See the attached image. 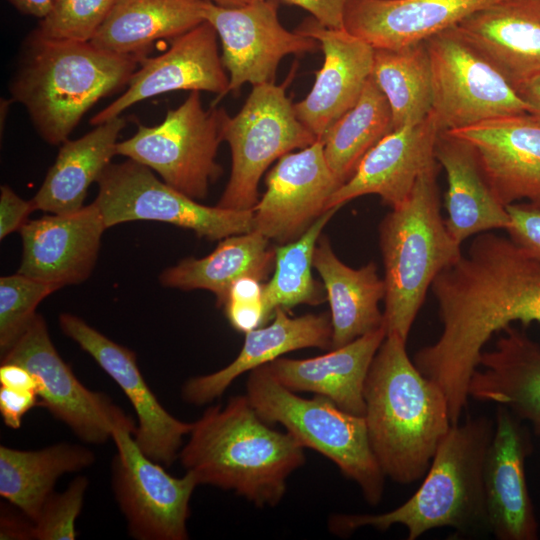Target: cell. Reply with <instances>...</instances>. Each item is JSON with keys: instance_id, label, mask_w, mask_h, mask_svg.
I'll use <instances>...</instances> for the list:
<instances>
[{"instance_id": "6da1fadb", "label": "cell", "mask_w": 540, "mask_h": 540, "mask_svg": "<svg viewBox=\"0 0 540 540\" xmlns=\"http://www.w3.org/2000/svg\"><path fill=\"white\" fill-rule=\"evenodd\" d=\"M431 290L442 331L433 344L416 352L413 362L441 388L456 424L492 335L514 322L540 323V258L509 236L480 233L465 254L436 276Z\"/></svg>"}, {"instance_id": "7a4b0ae2", "label": "cell", "mask_w": 540, "mask_h": 540, "mask_svg": "<svg viewBox=\"0 0 540 540\" xmlns=\"http://www.w3.org/2000/svg\"><path fill=\"white\" fill-rule=\"evenodd\" d=\"M407 341L387 334L364 384V419L371 449L385 476L420 480L452 426L441 388L409 358Z\"/></svg>"}, {"instance_id": "3957f363", "label": "cell", "mask_w": 540, "mask_h": 540, "mask_svg": "<svg viewBox=\"0 0 540 540\" xmlns=\"http://www.w3.org/2000/svg\"><path fill=\"white\" fill-rule=\"evenodd\" d=\"M304 446L289 432L272 429L247 396L214 405L192 423L179 458L199 485H212L258 507L276 506L287 479L305 462Z\"/></svg>"}, {"instance_id": "277c9868", "label": "cell", "mask_w": 540, "mask_h": 540, "mask_svg": "<svg viewBox=\"0 0 540 540\" xmlns=\"http://www.w3.org/2000/svg\"><path fill=\"white\" fill-rule=\"evenodd\" d=\"M142 59L33 31L10 83L11 100L25 107L44 141L62 144L96 102L128 85Z\"/></svg>"}, {"instance_id": "5b68a950", "label": "cell", "mask_w": 540, "mask_h": 540, "mask_svg": "<svg viewBox=\"0 0 540 540\" xmlns=\"http://www.w3.org/2000/svg\"><path fill=\"white\" fill-rule=\"evenodd\" d=\"M487 416L452 424L440 442L418 490L399 507L381 514H337L331 530L349 535L370 526L385 531L395 524L416 540L429 530L450 527L463 535L488 531L484 464L494 432Z\"/></svg>"}, {"instance_id": "8992f818", "label": "cell", "mask_w": 540, "mask_h": 540, "mask_svg": "<svg viewBox=\"0 0 540 540\" xmlns=\"http://www.w3.org/2000/svg\"><path fill=\"white\" fill-rule=\"evenodd\" d=\"M437 174L436 163L379 225L386 286L384 325L387 334L406 341L434 279L462 255L461 244L441 215Z\"/></svg>"}, {"instance_id": "52a82bcc", "label": "cell", "mask_w": 540, "mask_h": 540, "mask_svg": "<svg viewBox=\"0 0 540 540\" xmlns=\"http://www.w3.org/2000/svg\"><path fill=\"white\" fill-rule=\"evenodd\" d=\"M246 391L263 421L283 425L304 447L334 462L360 487L370 505L379 504L386 476L371 449L363 416L350 414L321 395L298 396L280 384L266 365L250 371Z\"/></svg>"}, {"instance_id": "ba28073f", "label": "cell", "mask_w": 540, "mask_h": 540, "mask_svg": "<svg viewBox=\"0 0 540 540\" xmlns=\"http://www.w3.org/2000/svg\"><path fill=\"white\" fill-rule=\"evenodd\" d=\"M228 117L224 108L205 110L200 91H191L160 124L138 123L132 137L118 142L117 155L145 165L169 186L202 200L223 173L216 156Z\"/></svg>"}, {"instance_id": "9c48e42d", "label": "cell", "mask_w": 540, "mask_h": 540, "mask_svg": "<svg viewBox=\"0 0 540 540\" xmlns=\"http://www.w3.org/2000/svg\"><path fill=\"white\" fill-rule=\"evenodd\" d=\"M285 87V83L253 86L241 110L227 118L223 135L231 150L232 168L218 207L254 208L259 181L271 163L318 139L298 119Z\"/></svg>"}, {"instance_id": "30bf717a", "label": "cell", "mask_w": 540, "mask_h": 540, "mask_svg": "<svg viewBox=\"0 0 540 540\" xmlns=\"http://www.w3.org/2000/svg\"><path fill=\"white\" fill-rule=\"evenodd\" d=\"M97 183L94 202L107 228L126 222L156 221L191 230L198 238L212 241L254 229L252 209L232 210L200 204L131 159L111 163Z\"/></svg>"}, {"instance_id": "8fae6325", "label": "cell", "mask_w": 540, "mask_h": 540, "mask_svg": "<svg viewBox=\"0 0 540 540\" xmlns=\"http://www.w3.org/2000/svg\"><path fill=\"white\" fill-rule=\"evenodd\" d=\"M432 71V110L440 132L528 114L507 79L455 27L425 41Z\"/></svg>"}, {"instance_id": "7c38bea8", "label": "cell", "mask_w": 540, "mask_h": 540, "mask_svg": "<svg viewBox=\"0 0 540 540\" xmlns=\"http://www.w3.org/2000/svg\"><path fill=\"white\" fill-rule=\"evenodd\" d=\"M136 429L118 427L112 440V487L129 535L137 540H186L189 503L199 485L193 473L173 477L137 445Z\"/></svg>"}, {"instance_id": "4fadbf2b", "label": "cell", "mask_w": 540, "mask_h": 540, "mask_svg": "<svg viewBox=\"0 0 540 540\" xmlns=\"http://www.w3.org/2000/svg\"><path fill=\"white\" fill-rule=\"evenodd\" d=\"M36 378L41 406L82 441L102 444L118 427L136 429L132 418L102 392L86 388L53 345L45 319L36 314L24 333L1 355Z\"/></svg>"}, {"instance_id": "5bb4252c", "label": "cell", "mask_w": 540, "mask_h": 540, "mask_svg": "<svg viewBox=\"0 0 540 540\" xmlns=\"http://www.w3.org/2000/svg\"><path fill=\"white\" fill-rule=\"evenodd\" d=\"M277 8L274 0H252L238 7L206 1L204 19L221 40L229 92L238 91L245 83H274L283 57L321 48L316 39L285 29Z\"/></svg>"}, {"instance_id": "9a60e30c", "label": "cell", "mask_w": 540, "mask_h": 540, "mask_svg": "<svg viewBox=\"0 0 540 540\" xmlns=\"http://www.w3.org/2000/svg\"><path fill=\"white\" fill-rule=\"evenodd\" d=\"M59 327L95 360L128 398L138 420L134 439L141 451L153 461L169 467L179 456L192 423L175 418L160 404L146 383L132 350L112 341L71 313L60 314Z\"/></svg>"}, {"instance_id": "2e32d148", "label": "cell", "mask_w": 540, "mask_h": 540, "mask_svg": "<svg viewBox=\"0 0 540 540\" xmlns=\"http://www.w3.org/2000/svg\"><path fill=\"white\" fill-rule=\"evenodd\" d=\"M265 184V193L252 208L253 230L279 244L299 238L327 211L330 196L341 186L327 164L320 139L280 157Z\"/></svg>"}, {"instance_id": "e0dca14e", "label": "cell", "mask_w": 540, "mask_h": 540, "mask_svg": "<svg viewBox=\"0 0 540 540\" xmlns=\"http://www.w3.org/2000/svg\"><path fill=\"white\" fill-rule=\"evenodd\" d=\"M217 36L205 20L173 38L163 54L143 58L125 92L95 114L90 123L99 125L138 102L172 91H207L218 98L229 93V76L219 54Z\"/></svg>"}, {"instance_id": "ac0fdd59", "label": "cell", "mask_w": 540, "mask_h": 540, "mask_svg": "<svg viewBox=\"0 0 540 540\" xmlns=\"http://www.w3.org/2000/svg\"><path fill=\"white\" fill-rule=\"evenodd\" d=\"M494 432L484 464L488 531L498 540H537L539 525L525 477L532 451L524 422L497 405Z\"/></svg>"}, {"instance_id": "d6986e66", "label": "cell", "mask_w": 540, "mask_h": 540, "mask_svg": "<svg viewBox=\"0 0 540 540\" xmlns=\"http://www.w3.org/2000/svg\"><path fill=\"white\" fill-rule=\"evenodd\" d=\"M108 229L95 202L67 214L28 220L19 233L22 257L18 273L57 285H77L89 278Z\"/></svg>"}, {"instance_id": "ffe728a7", "label": "cell", "mask_w": 540, "mask_h": 540, "mask_svg": "<svg viewBox=\"0 0 540 540\" xmlns=\"http://www.w3.org/2000/svg\"><path fill=\"white\" fill-rule=\"evenodd\" d=\"M448 132L473 147L486 181L504 207L526 199L540 209V123L525 114Z\"/></svg>"}, {"instance_id": "44dd1931", "label": "cell", "mask_w": 540, "mask_h": 540, "mask_svg": "<svg viewBox=\"0 0 540 540\" xmlns=\"http://www.w3.org/2000/svg\"><path fill=\"white\" fill-rule=\"evenodd\" d=\"M295 31L316 39L324 54L311 91L294 104L298 119L321 139L357 103L372 73L374 48L345 28L325 27L313 17Z\"/></svg>"}, {"instance_id": "7402d4cb", "label": "cell", "mask_w": 540, "mask_h": 540, "mask_svg": "<svg viewBox=\"0 0 540 540\" xmlns=\"http://www.w3.org/2000/svg\"><path fill=\"white\" fill-rule=\"evenodd\" d=\"M431 112L422 121L393 130L372 147L354 174L330 196L327 210L368 194H376L391 209L410 195L419 176L437 163L440 134Z\"/></svg>"}, {"instance_id": "603a6c76", "label": "cell", "mask_w": 540, "mask_h": 540, "mask_svg": "<svg viewBox=\"0 0 540 540\" xmlns=\"http://www.w3.org/2000/svg\"><path fill=\"white\" fill-rule=\"evenodd\" d=\"M500 0H347L344 28L374 49H400Z\"/></svg>"}, {"instance_id": "cb8c5ba5", "label": "cell", "mask_w": 540, "mask_h": 540, "mask_svg": "<svg viewBox=\"0 0 540 540\" xmlns=\"http://www.w3.org/2000/svg\"><path fill=\"white\" fill-rule=\"evenodd\" d=\"M515 88L540 75V3L500 0L455 26Z\"/></svg>"}, {"instance_id": "d4e9b609", "label": "cell", "mask_w": 540, "mask_h": 540, "mask_svg": "<svg viewBox=\"0 0 540 540\" xmlns=\"http://www.w3.org/2000/svg\"><path fill=\"white\" fill-rule=\"evenodd\" d=\"M273 321L245 333L238 356L211 374L190 378L182 387L185 402L204 405L220 397L241 374L266 365L282 355L302 348H331L332 324L328 314L288 316L277 308Z\"/></svg>"}, {"instance_id": "484cf974", "label": "cell", "mask_w": 540, "mask_h": 540, "mask_svg": "<svg viewBox=\"0 0 540 540\" xmlns=\"http://www.w3.org/2000/svg\"><path fill=\"white\" fill-rule=\"evenodd\" d=\"M386 335L383 325L324 355L308 359L279 357L266 366L287 389L324 396L340 409L364 416L365 380Z\"/></svg>"}, {"instance_id": "4316f807", "label": "cell", "mask_w": 540, "mask_h": 540, "mask_svg": "<svg viewBox=\"0 0 540 540\" xmlns=\"http://www.w3.org/2000/svg\"><path fill=\"white\" fill-rule=\"evenodd\" d=\"M503 331L494 349L482 352L469 398L507 407L540 436V345L512 325Z\"/></svg>"}, {"instance_id": "83f0119b", "label": "cell", "mask_w": 540, "mask_h": 540, "mask_svg": "<svg viewBox=\"0 0 540 540\" xmlns=\"http://www.w3.org/2000/svg\"><path fill=\"white\" fill-rule=\"evenodd\" d=\"M435 158L445 170L448 184L445 224L459 244L470 236L510 227L506 207L494 195L468 142L441 132Z\"/></svg>"}, {"instance_id": "f1b7e54d", "label": "cell", "mask_w": 540, "mask_h": 540, "mask_svg": "<svg viewBox=\"0 0 540 540\" xmlns=\"http://www.w3.org/2000/svg\"><path fill=\"white\" fill-rule=\"evenodd\" d=\"M313 267L318 271L330 306L331 349L340 348L384 325L379 302L385 298L384 278L370 262L354 269L334 253L327 236L318 239Z\"/></svg>"}, {"instance_id": "f546056e", "label": "cell", "mask_w": 540, "mask_h": 540, "mask_svg": "<svg viewBox=\"0 0 540 540\" xmlns=\"http://www.w3.org/2000/svg\"><path fill=\"white\" fill-rule=\"evenodd\" d=\"M126 121L118 116L96 125L84 136L66 140L55 162L31 199L35 210L72 213L84 205L87 191L117 155L118 137Z\"/></svg>"}, {"instance_id": "4dcf8cb0", "label": "cell", "mask_w": 540, "mask_h": 540, "mask_svg": "<svg viewBox=\"0 0 540 540\" xmlns=\"http://www.w3.org/2000/svg\"><path fill=\"white\" fill-rule=\"evenodd\" d=\"M274 265L275 248L271 247L269 239L253 230L223 238L205 257H188L164 269L159 281L169 288L208 290L222 307L237 280L254 277L262 281Z\"/></svg>"}, {"instance_id": "1f68e13d", "label": "cell", "mask_w": 540, "mask_h": 540, "mask_svg": "<svg viewBox=\"0 0 540 540\" xmlns=\"http://www.w3.org/2000/svg\"><path fill=\"white\" fill-rule=\"evenodd\" d=\"M207 0H116L89 41L117 54L143 55L154 41L175 38L204 19Z\"/></svg>"}, {"instance_id": "d6a6232c", "label": "cell", "mask_w": 540, "mask_h": 540, "mask_svg": "<svg viewBox=\"0 0 540 540\" xmlns=\"http://www.w3.org/2000/svg\"><path fill=\"white\" fill-rule=\"evenodd\" d=\"M85 446L61 442L38 450L0 446V496L35 523L59 477L93 465Z\"/></svg>"}, {"instance_id": "836d02e7", "label": "cell", "mask_w": 540, "mask_h": 540, "mask_svg": "<svg viewBox=\"0 0 540 540\" xmlns=\"http://www.w3.org/2000/svg\"><path fill=\"white\" fill-rule=\"evenodd\" d=\"M371 77L386 97L393 130L414 125L432 110V71L425 42L374 49Z\"/></svg>"}, {"instance_id": "e575fe53", "label": "cell", "mask_w": 540, "mask_h": 540, "mask_svg": "<svg viewBox=\"0 0 540 540\" xmlns=\"http://www.w3.org/2000/svg\"><path fill=\"white\" fill-rule=\"evenodd\" d=\"M393 131L388 101L370 76L357 103L320 139L324 156L342 185L356 171L365 154Z\"/></svg>"}, {"instance_id": "d590c367", "label": "cell", "mask_w": 540, "mask_h": 540, "mask_svg": "<svg viewBox=\"0 0 540 540\" xmlns=\"http://www.w3.org/2000/svg\"><path fill=\"white\" fill-rule=\"evenodd\" d=\"M338 209L327 210L299 238L275 248L274 274L263 284L268 320L277 308L287 311L300 304L318 305L327 299L325 288L312 276L313 258L323 228Z\"/></svg>"}, {"instance_id": "8d00e7d4", "label": "cell", "mask_w": 540, "mask_h": 540, "mask_svg": "<svg viewBox=\"0 0 540 540\" xmlns=\"http://www.w3.org/2000/svg\"><path fill=\"white\" fill-rule=\"evenodd\" d=\"M60 288L16 273L0 278V352L18 340L36 316L38 305Z\"/></svg>"}, {"instance_id": "74e56055", "label": "cell", "mask_w": 540, "mask_h": 540, "mask_svg": "<svg viewBox=\"0 0 540 540\" xmlns=\"http://www.w3.org/2000/svg\"><path fill=\"white\" fill-rule=\"evenodd\" d=\"M116 0H53L35 30L51 39L89 42Z\"/></svg>"}, {"instance_id": "f35d334b", "label": "cell", "mask_w": 540, "mask_h": 540, "mask_svg": "<svg viewBox=\"0 0 540 540\" xmlns=\"http://www.w3.org/2000/svg\"><path fill=\"white\" fill-rule=\"evenodd\" d=\"M89 481L77 476L61 493L53 492L42 506L35 521L36 540H74L76 519L83 504Z\"/></svg>"}, {"instance_id": "ab89813d", "label": "cell", "mask_w": 540, "mask_h": 540, "mask_svg": "<svg viewBox=\"0 0 540 540\" xmlns=\"http://www.w3.org/2000/svg\"><path fill=\"white\" fill-rule=\"evenodd\" d=\"M230 325L247 333L267 324L263 300V283L254 277H243L230 288L222 306Z\"/></svg>"}, {"instance_id": "60d3db41", "label": "cell", "mask_w": 540, "mask_h": 540, "mask_svg": "<svg viewBox=\"0 0 540 540\" xmlns=\"http://www.w3.org/2000/svg\"><path fill=\"white\" fill-rule=\"evenodd\" d=\"M510 217L508 236L533 256L540 258V209L528 203L506 206Z\"/></svg>"}, {"instance_id": "b9f144b4", "label": "cell", "mask_w": 540, "mask_h": 540, "mask_svg": "<svg viewBox=\"0 0 540 540\" xmlns=\"http://www.w3.org/2000/svg\"><path fill=\"white\" fill-rule=\"evenodd\" d=\"M35 211L32 201L19 197L9 186H1L0 194V239L15 231H20Z\"/></svg>"}, {"instance_id": "7bdbcfd3", "label": "cell", "mask_w": 540, "mask_h": 540, "mask_svg": "<svg viewBox=\"0 0 540 540\" xmlns=\"http://www.w3.org/2000/svg\"><path fill=\"white\" fill-rule=\"evenodd\" d=\"M37 405L41 401L36 391L0 386V413L9 428L19 429L25 414Z\"/></svg>"}, {"instance_id": "ee69618b", "label": "cell", "mask_w": 540, "mask_h": 540, "mask_svg": "<svg viewBox=\"0 0 540 540\" xmlns=\"http://www.w3.org/2000/svg\"><path fill=\"white\" fill-rule=\"evenodd\" d=\"M299 6L328 28H344V15L347 0H283Z\"/></svg>"}, {"instance_id": "f6af8a7d", "label": "cell", "mask_w": 540, "mask_h": 540, "mask_svg": "<svg viewBox=\"0 0 540 540\" xmlns=\"http://www.w3.org/2000/svg\"><path fill=\"white\" fill-rule=\"evenodd\" d=\"M0 539L33 540L35 539V523L21 510L18 509V512H16L7 505L2 504L0 510Z\"/></svg>"}, {"instance_id": "bcb514c9", "label": "cell", "mask_w": 540, "mask_h": 540, "mask_svg": "<svg viewBox=\"0 0 540 540\" xmlns=\"http://www.w3.org/2000/svg\"><path fill=\"white\" fill-rule=\"evenodd\" d=\"M0 386L34 390L38 393V385L35 376L25 367L15 363H1Z\"/></svg>"}, {"instance_id": "7dc6e473", "label": "cell", "mask_w": 540, "mask_h": 540, "mask_svg": "<svg viewBox=\"0 0 540 540\" xmlns=\"http://www.w3.org/2000/svg\"><path fill=\"white\" fill-rule=\"evenodd\" d=\"M528 107V115L540 123V75H537L514 88Z\"/></svg>"}, {"instance_id": "c3c4849f", "label": "cell", "mask_w": 540, "mask_h": 540, "mask_svg": "<svg viewBox=\"0 0 540 540\" xmlns=\"http://www.w3.org/2000/svg\"><path fill=\"white\" fill-rule=\"evenodd\" d=\"M18 11L42 19L49 11L53 0H7Z\"/></svg>"}, {"instance_id": "681fc988", "label": "cell", "mask_w": 540, "mask_h": 540, "mask_svg": "<svg viewBox=\"0 0 540 540\" xmlns=\"http://www.w3.org/2000/svg\"><path fill=\"white\" fill-rule=\"evenodd\" d=\"M215 4L225 7H238L243 6L251 2L252 0H208Z\"/></svg>"}, {"instance_id": "f907efd6", "label": "cell", "mask_w": 540, "mask_h": 540, "mask_svg": "<svg viewBox=\"0 0 540 540\" xmlns=\"http://www.w3.org/2000/svg\"><path fill=\"white\" fill-rule=\"evenodd\" d=\"M536 1L540 3V0H536Z\"/></svg>"}]
</instances>
